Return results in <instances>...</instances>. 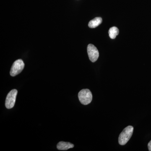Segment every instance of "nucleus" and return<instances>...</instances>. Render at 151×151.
Returning a JSON list of instances; mask_svg holds the SVG:
<instances>
[{
  "label": "nucleus",
  "mask_w": 151,
  "mask_h": 151,
  "mask_svg": "<svg viewBox=\"0 0 151 151\" xmlns=\"http://www.w3.org/2000/svg\"><path fill=\"white\" fill-rule=\"evenodd\" d=\"M74 145L70 142H60L58 144L57 148L60 150H67L68 149L73 148Z\"/></svg>",
  "instance_id": "obj_6"
},
{
  "label": "nucleus",
  "mask_w": 151,
  "mask_h": 151,
  "mask_svg": "<svg viewBox=\"0 0 151 151\" xmlns=\"http://www.w3.org/2000/svg\"><path fill=\"white\" fill-rule=\"evenodd\" d=\"M78 97L81 104L87 105L92 102V92L88 89H83L79 92Z\"/></svg>",
  "instance_id": "obj_2"
},
{
  "label": "nucleus",
  "mask_w": 151,
  "mask_h": 151,
  "mask_svg": "<svg viewBox=\"0 0 151 151\" xmlns=\"http://www.w3.org/2000/svg\"><path fill=\"white\" fill-rule=\"evenodd\" d=\"M134 127L132 126H129L125 128L119 135V144L121 145H126L132 137Z\"/></svg>",
  "instance_id": "obj_1"
},
{
  "label": "nucleus",
  "mask_w": 151,
  "mask_h": 151,
  "mask_svg": "<svg viewBox=\"0 0 151 151\" xmlns=\"http://www.w3.org/2000/svg\"><path fill=\"white\" fill-rule=\"evenodd\" d=\"M102 22H103V19L102 18L96 17L89 22L88 26L89 28H94L100 25V24L102 23Z\"/></svg>",
  "instance_id": "obj_7"
},
{
  "label": "nucleus",
  "mask_w": 151,
  "mask_h": 151,
  "mask_svg": "<svg viewBox=\"0 0 151 151\" xmlns=\"http://www.w3.org/2000/svg\"><path fill=\"white\" fill-rule=\"evenodd\" d=\"M148 147L149 150L151 151V140L148 143Z\"/></svg>",
  "instance_id": "obj_9"
},
{
  "label": "nucleus",
  "mask_w": 151,
  "mask_h": 151,
  "mask_svg": "<svg viewBox=\"0 0 151 151\" xmlns=\"http://www.w3.org/2000/svg\"><path fill=\"white\" fill-rule=\"evenodd\" d=\"M17 93V90L14 89L11 90L7 94L5 102V106L7 109H11L14 106Z\"/></svg>",
  "instance_id": "obj_4"
},
{
  "label": "nucleus",
  "mask_w": 151,
  "mask_h": 151,
  "mask_svg": "<svg viewBox=\"0 0 151 151\" xmlns=\"http://www.w3.org/2000/svg\"><path fill=\"white\" fill-rule=\"evenodd\" d=\"M87 53L89 59L92 62L97 61L99 56V51L93 45H88L87 48Z\"/></svg>",
  "instance_id": "obj_5"
},
{
  "label": "nucleus",
  "mask_w": 151,
  "mask_h": 151,
  "mask_svg": "<svg viewBox=\"0 0 151 151\" xmlns=\"http://www.w3.org/2000/svg\"><path fill=\"white\" fill-rule=\"evenodd\" d=\"M119 29L116 27H113L111 28L108 32L109 37L112 39L116 38V36L119 35Z\"/></svg>",
  "instance_id": "obj_8"
},
{
  "label": "nucleus",
  "mask_w": 151,
  "mask_h": 151,
  "mask_svg": "<svg viewBox=\"0 0 151 151\" xmlns=\"http://www.w3.org/2000/svg\"><path fill=\"white\" fill-rule=\"evenodd\" d=\"M24 67V63L22 59H18L14 63L11 68L10 75L15 76L22 72Z\"/></svg>",
  "instance_id": "obj_3"
}]
</instances>
